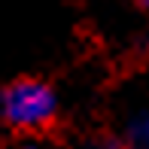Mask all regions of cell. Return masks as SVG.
Wrapping results in <instances>:
<instances>
[{
	"mask_svg": "<svg viewBox=\"0 0 149 149\" xmlns=\"http://www.w3.org/2000/svg\"><path fill=\"white\" fill-rule=\"evenodd\" d=\"M58 113V97L40 79H18L0 91V119L15 131H43Z\"/></svg>",
	"mask_w": 149,
	"mask_h": 149,
	"instance_id": "6da1fadb",
	"label": "cell"
},
{
	"mask_svg": "<svg viewBox=\"0 0 149 149\" xmlns=\"http://www.w3.org/2000/svg\"><path fill=\"white\" fill-rule=\"evenodd\" d=\"M128 149H149V110H137L125 128Z\"/></svg>",
	"mask_w": 149,
	"mask_h": 149,
	"instance_id": "7a4b0ae2",
	"label": "cell"
},
{
	"mask_svg": "<svg viewBox=\"0 0 149 149\" xmlns=\"http://www.w3.org/2000/svg\"><path fill=\"white\" fill-rule=\"evenodd\" d=\"M12 149H40L37 143H18V146H12Z\"/></svg>",
	"mask_w": 149,
	"mask_h": 149,
	"instance_id": "3957f363",
	"label": "cell"
},
{
	"mask_svg": "<svg viewBox=\"0 0 149 149\" xmlns=\"http://www.w3.org/2000/svg\"><path fill=\"white\" fill-rule=\"evenodd\" d=\"M134 3H137L140 9H146V12H149V0H134Z\"/></svg>",
	"mask_w": 149,
	"mask_h": 149,
	"instance_id": "277c9868",
	"label": "cell"
}]
</instances>
